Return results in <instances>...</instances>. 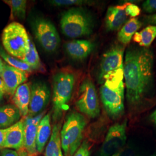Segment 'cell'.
Here are the masks:
<instances>
[{
  "instance_id": "1",
  "label": "cell",
  "mask_w": 156,
  "mask_h": 156,
  "mask_svg": "<svg viewBox=\"0 0 156 156\" xmlns=\"http://www.w3.org/2000/svg\"><path fill=\"white\" fill-rule=\"evenodd\" d=\"M154 56L145 48H129L124 62V78L128 103L135 105L150 91L153 79Z\"/></svg>"
},
{
  "instance_id": "2",
  "label": "cell",
  "mask_w": 156,
  "mask_h": 156,
  "mask_svg": "<svg viewBox=\"0 0 156 156\" xmlns=\"http://www.w3.org/2000/svg\"><path fill=\"white\" fill-rule=\"evenodd\" d=\"M124 76H113L106 79L100 88L101 101L107 113L113 119L124 112Z\"/></svg>"
},
{
  "instance_id": "3",
  "label": "cell",
  "mask_w": 156,
  "mask_h": 156,
  "mask_svg": "<svg viewBox=\"0 0 156 156\" xmlns=\"http://www.w3.org/2000/svg\"><path fill=\"white\" fill-rule=\"evenodd\" d=\"M86 120L76 112L71 113L61 129V142L64 156H73L80 147Z\"/></svg>"
},
{
  "instance_id": "4",
  "label": "cell",
  "mask_w": 156,
  "mask_h": 156,
  "mask_svg": "<svg viewBox=\"0 0 156 156\" xmlns=\"http://www.w3.org/2000/svg\"><path fill=\"white\" fill-rule=\"evenodd\" d=\"M75 76L68 71L56 73L53 78V119L56 121L67 110L68 103L73 94Z\"/></svg>"
},
{
  "instance_id": "5",
  "label": "cell",
  "mask_w": 156,
  "mask_h": 156,
  "mask_svg": "<svg viewBox=\"0 0 156 156\" xmlns=\"http://www.w3.org/2000/svg\"><path fill=\"white\" fill-rule=\"evenodd\" d=\"M62 32L69 38H75L91 34L93 21L88 12L80 8H71L64 13L60 20Z\"/></svg>"
},
{
  "instance_id": "6",
  "label": "cell",
  "mask_w": 156,
  "mask_h": 156,
  "mask_svg": "<svg viewBox=\"0 0 156 156\" xmlns=\"http://www.w3.org/2000/svg\"><path fill=\"white\" fill-rule=\"evenodd\" d=\"M1 40L4 50L21 60L29 49L30 38L26 28L20 23L13 22L5 27Z\"/></svg>"
},
{
  "instance_id": "7",
  "label": "cell",
  "mask_w": 156,
  "mask_h": 156,
  "mask_svg": "<svg viewBox=\"0 0 156 156\" xmlns=\"http://www.w3.org/2000/svg\"><path fill=\"white\" fill-rule=\"evenodd\" d=\"M76 106L81 113L91 118H95L100 113L98 95L94 84L87 78L81 84Z\"/></svg>"
},
{
  "instance_id": "8",
  "label": "cell",
  "mask_w": 156,
  "mask_h": 156,
  "mask_svg": "<svg viewBox=\"0 0 156 156\" xmlns=\"http://www.w3.org/2000/svg\"><path fill=\"white\" fill-rule=\"evenodd\" d=\"M124 48L121 45H115L104 54L101 62L99 80L103 83L107 78L113 75L124 74Z\"/></svg>"
},
{
  "instance_id": "9",
  "label": "cell",
  "mask_w": 156,
  "mask_h": 156,
  "mask_svg": "<svg viewBox=\"0 0 156 156\" xmlns=\"http://www.w3.org/2000/svg\"><path fill=\"white\" fill-rule=\"evenodd\" d=\"M35 35L40 45L48 52H54L60 44V38L52 23L44 19H39L34 24Z\"/></svg>"
},
{
  "instance_id": "10",
  "label": "cell",
  "mask_w": 156,
  "mask_h": 156,
  "mask_svg": "<svg viewBox=\"0 0 156 156\" xmlns=\"http://www.w3.org/2000/svg\"><path fill=\"white\" fill-rule=\"evenodd\" d=\"M127 120L111 126L97 156H112L122 149L127 140Z\"/></svg>"
},
{
  "instance_id": "11",
  "label": "cell",
  "mask_w": 156,
  "mask_h": 156,
  "mask_svg": "<svg viewBox=\"0 0 156 156\" xmlns=\"http://www.w3.org/2000/svg\"><path fill=\"white\" fill-rule=\"evenodd\" d=\"M50 97V90L46 84L38 82L31 86V98L27 116L35 117L45 111Z\"/></svg>"
},
{
  "instance_id": "12",
  "label": "cell",
  "mask_w": 156,
  "mask_h": 156,
  "mask_svg": "<svg viewBox=\"0 0 156 156\" xmlns=\"http://www.w3.org/2000/svg\"><path fill=\"white\" fill-rule=\"evenodd\" d=\"M45 111L35 117L29 116L24 118V147L25 151L30 156L37 154V135L39 123L44 116Z\"/></svg>"
},
{
  "instance_id": "13",
  "label": "cell",
  "mask_w": 156,
  "mask_h": 156,
  "mask_svg": "<svg viewBox=\"0 0 156 156\" xmlns=\"http://www.w3.org/2000/svg\"><path fill=\"white\" fill-rule=\"evenodd\" d=\"M28 76V73L12 67L5 62L0 78L4 82L6 93L13 95L17 89L27 80Z\"/></svg>"
},
{
  "instance_id": "14",
  "label": "cell",
  "mask_w": 156,
  "mask_h": 156,
  "mask_svg": "<svg viewBox=\"0 0 156 156\" xmlns=\"http://www.w3.org/2000/svg\"><path fill=\"white\" fill-rule=\"evenodd\" d=\"M24 119L7 128L3 149L20 151L24 147Z\"/></svg>"
},
{
  "instance_id": "15",
  "label": "cell",
  "mask_w": 156,
  "mask_h": 156,
  "mask_svg": "<svg viewBox=\"0 0 156 156\" xmlns=\"http://www.w3.org/2000/svg\"><path fill=\"white\" fill-rule=\"evenodd\" d=\"M125 8V4L108 8L105 17V27L108 31H117L126 23L127 15Z\"/></svg>"
},
{
  "instance_id": "16",
  "label": "cell",
  "mask_w": 156,
  "mask_h": 156,
  "mask_svg": "<svg viewBox=\"0 0 156 156\" xmlns=\"http://www.w3.org/2000/svg\"><path fill=\"white\" fill-rule=\"evenodd\" d=\"M94 46V44L88 40H73L66 44L65 49L73 59L82 60L89 56Z\"/></svg>"
},
{
  "instance_id": "17",
  "label": "cell",
  "mask_w": 156,
  "mask_h": 156,
  "mask_svg": "<svg viewBox=\"0 0 156 156\" xmlns=\"http://www.w3.org/2000/svg\"><path fill=\"white\" fill-rule=\"evenodd\" d=\"M14 105L19 110L21 116H28L29 105L31 98V86L30 83H24L17 89L13 95Z\"/></svg>"
},
{
  "instance_id": "18",
  "label": "cell",
  "mask_w": 156,
  "mask_h": 156,
  "mask_svg": "<svg viewBox=\"0 0 156 156\" xmlns=\"http://www.w3.org/2000/svg\"><path fill=\"white\" fill-rule=\"evenodd\" d=\"M21 114L15 105L0 106V129L9 128L20 120Z\"/></svg>"
},
{
  "instance_id": "19",
  "label": "cell",
  "mask_w": 156,
  "mask_h": 156,
  "mask_svg": "<svg viewBox=\"0 0 156 156\" xmlns=\"http://www.w3.org/2000/svg\"><path fill=\"white\" fill-rule=\"evenodd\" d=\"M51 132L50 115L47 114L42 119L38 127L36 141L37 153L43 152L45 145L51 135Z\"/></svg>"
},
{
  "instance_id": "20",
  "label": "cell",
  "mask_w": 156,
  "mask_h": 156,
  "mask_svg": "<svg viewBox=\"0 0 156 156\" xmlns=\"http://www.w3.org/2000/svg\"><path fill=\"white\" fill-rule=\"evenodd\" d=\"M60 132V126L55 124L53 127L50 140L45 149V156H64L62 151Z\"/></svg>"
},
{
  "instance_id": "21",
  "label": "cell",
  "mask_w": 156,
  "mask_h": 156,
  "mask_svg": "<svg viewBox=\"0 0 156 156\" xmlns=\"http://www.w3.org/2000/svg\"><path fill=\"white\" fill-rule=\"evenodd\" d=\"M142 26V23L136 18H131L124 24L117 35V38L122 44L129 43L134 34Z\"/></svg>"
},
{
  "instance_id": "22",
  "label": "cell",
  "mask_w": 156,
  "mask_h": 156,
  "mask_svg": "<svg viewBox=\"0 0 156 156\" xmlns=\"http://www.w3.org/2000/svg\"><path fill=\"white\" fill-rule=\"evenodd\" d=\"M156 37V26L150 25L142 30L140 32H136L133 36V39L139 45L147 48L151 44Z\"/></svg>"
},
{
  "instance_id": "23",
  "label": "cell",
  "mask_w": 156,
  "mask_h": 156,
  "mask_svg": "<svg viewBox=\"0 0 156 156\" xmlns=\"http://www.w3.org/2000/svg\"><path fill=\"white\" fill-rule=\"evenodd\" d=\"M4 2L11 8L10 20L24 19L27 10V1L26 0H5Z\"/></svg>"
},
{
  "instance_id": "24",
  "label": "cell",
  "mask_w": 156,
  "mask_h": 156,
  "mask_svg": "<svg viewBox=\"0 0 156 156\" xmlns=\"http://www.w3.org/2000/svg\"><path fill=\"white\" fill-rule=\"evenodd\" d=\"M23 62L27 64L33 71H37L41 69L42 68V64L40 60L38 52L33 41L30 39V47L26 56L23 58Z\"/></svg>"
},
{
  "instance_id": "25",
  "label": "cell",
  "mask_w": 156,
  "mask_h": 156,
  "mask_svg": "<svg viewBox=\"0 0 156 156\" xmlns=\"http://www.w3.org/2000/svg\"><path fill=\"white\" fill-rule=\"evenodd\" d=\"M0 57L4 60L6 63L12 67H14L18 69H20L26 73H31L33 69L28 66L22 60L18 59L16 57L8 54L5 50H4L2 46H0Z\"/></svg>"
},
{
  "instance_id": "26",
  "label": "cell",
  "mask_w": 156,
  "mask_h": 156,
  "mask_svg": "<svg viewBox=\"0 0 156 156\" xmlns=\"http://www.w3.org/2000/svg\"><path fill=\"white\" fill-rule=\"evenodd\" d=\"M49 2L50 4L56 6L82 5L89 3V1L81 0H53L50 1Z\"/></svg>"
},
{
  "instance_id": "27",
  "label": "cell",
  "mask_w": 156,
  "mask_h": 156,
  "mask_svg": "<svg viewBox=\"0 0 156 156\" xmlns=\"http://www.w3.org/2000/svg\"><path fill=\"white\" fill-rule=\"evenodd\" d=\"M125 11L127 16H130L133 18L139 16L140 13V8L136 5L131 3H126Z\"/></svg>"
},
{
  "instance_id": "28",
  "label": "cell",
  "mask_w": 156,
  "mask_h": 156,
  "mask_svg": "<svg viewBox=\"0 0 156 156\" xmlns=\"http://www.w3.org/2000/svg\"><path fill=\"white\" fill-rule=\"evenodd\" d=\"M112 156H136V153L130 146L123 147Z\"/></svg>"
},
{
  "instance_id": "29",
  "label": "cell",
  "mask_w": 156,
  "mask_h": 156,
  "mask_svg": "<svg viewBox=\"0 0 156 156\" xmlns=\"http://www.w3.org/2000/svg\"><path fill=\"white\" fill-rule=\"evenodd\" d=\"M144 10L147 13H153L156 12V0H147L142 5Z\"/></svg>"
},
{
  "instance_id": "30",
  "label": "cell",
  "mask_w": 156,
  "mask_h": 156,
  "mask_svg": "<svg viewBox=\"0 0 156 156\" xmlns=\"http://www.w3.org/2000/svg\"><path fill=\"white\" fill-rule=\"evenodd\" d=\"M89 146L84 141L73 156H89Z\"/></svg>"
},
{
  "instance_id": "31",
  "label": "cell",
  "mask_w": 156,
  "mask_h": 156,
  "mask_svg": "<svg viewBox=\"0 0 156 156\" xmlns=\"http://www.w3.org/2000/svg\"><path fill=\"white\" fill-rule=\"evenodd\" d=\"M1 156H19V153L15 150L3 149L1 151Z\"/></svg>"
},
{
  "instance_id": "32",
  "label": "cell",
  "mask_w": 156,
  "mask_h": 156,
  "mask_svg": "<svg viewBox=\"0 0 156 156\" xmlns=\"http://www.w3.org/2000/svg\"><path fill=\"white\" fill-rule=\"evenodd\" d=\"M6 131H7V128L0 129V149H2L3 145L5 140Z\"/></svg>"
},
{
  "instance_id": "33",
  "label": "cell",
  "mask_w": 156,
  "mask_h": 156,
  "mask_svg": "<svg viewBox=\"0 0 156 156\" xmlns=\"http://www.w3.org/2000/svg\"><path fill=\"white\" fill-rule=\"evenodd\" d=\"M146 22L153 26H156V13L147 16L145 18Z\"/></svg>"
},
{
  "instance_id": "34",
  "label": "cell",
  "mask_w": 156,
  "mask_h": 156,
  "mask_svg": "<svg viewBox=\"0 0 156 156\" xmlns=\"http://www.w3.org/2000/svg\"><path fill=\"white\" fill-rule=\"evenodd\" d=\"M0 91L3 94H5L6 90L5 87V85L4 83L3 80H2V79L0 78Z\"/></svg>"
},
{
  "instance_id": "35",
  "label": "cell",
  "mask_w": 156,
  "mask_h": 156,
  "mask_svg": "<svg viewBox=\"0 0 156 156\" xmlns=\"http://www.w3.org/2000/svg\"><path fill=\"white\" fill-rule=\"evenodd\" d=\"M4 64H5V62L2 61L1 57H0V77L1 76V75H2L3 70H4Z\"/></svg>"
},
{
  "instance_id": "36",
  "label": "cell",
  "mask_w": 156,
  "mask_h": 156,
  "mask_svg": "<svg viewBox=\"0 0 156 156\" xmlns=\"http://www.w3.org/2000/svg\"><path fill=\"white\" fill-rule=\"evenodd\" d=\"M151 119L156 125V109L151 113Z\"/></svg>"
},
{
  "instance_id": "37",
  "label": "cell",
  "mask_w": 156,
  "mask_h": 156,
  "mask_svg": "<svg viewBox=\"0 0 156 156\" xmlns=\"http://www.w3.org/2000/svg\"><path fill=\"white\" fill-rule=\"evenodd\" d=\"M19 156H30L25 150H20L18 151Z\"/></svg>"
},
{
  "instance_id": "38",
  "label": "cell",
  "mask_w": 156,
  "mask_h": 156,
  "mask_svg": "<svg viewBox=\"0 0 156 156\" xmlns=\"http://www.w3.org/2000/svg\"><path fill=\"white\" fill-rule=\"evenodd\" d=\"M3 95H4V94L0 91V101L2 100V98H3Z\"/></svg>"
},
{
  "instance_id": "39",
  "label": "cell",
  "mask_w": 156,
  "mask_h": 156,
  "mask_svg": "<svg viewBox=\"0 0 156 156\" xmlns=\"http://www.w3.org/2000/svg\"></svg>"
}]
</instances>
